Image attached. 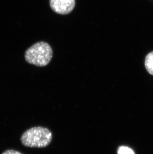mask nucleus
<instances>
[{"label":"nucleus","instance_id":"obj_1","mask_svg":"<svg viewBox=\"0 0 153 154\" xmlns=\"http://www.w3.org/2000/svg\"><path fill=\"white\" fill-rule=\"evenodd\" d=\"M52 133L42 127H34L25 131L20 137L22 144L29 148H45L52 141Z\"/></svg>","mask_w":153,"mask_h":154},{"label":"nucleus","instance_id":"obj_2","mask_svg":"<svg viewBox=\"0 0 153 154\" xmlns=\"http://www.w3.org/2000/svg\"><path fill=\"white\" fill-rule=\"evenodd\" d=\"M53 57V51L49 44L40 42L34 44L26 50L25 60L29 64L44 67L49 64Z\"/></svg>","mask_w":153,"mask_h":154},{"label":"nucleus","instance_id":"obj_3","mask_svg":"<svg viewBox=\"0 0 153 154\" xmlns=\"http://www.w3.org/2000/svg\"><path fill=\"white\" fill-rule=\"evenodd\" d=\"M52 10L61 15L71 13L75 6V0H49Z\"/></svg>","mask_w":153,"mask_h":154},{"label":"nucleus","instance_id":"obj_4","mask_svg":"<svg viewBox=\"0 0 153 154\" xmlns=\"http://www.w3.org/2000/svg\"><path fill=\"white\" fill-rule=\"evenodd\" d=\"M145 66L148 72L153 75V51L149 52L145 60Z\"/></svg>","mask_w":153,"mask_h":154},{"label":"nucleus","instance_id":"obj_5","mask_svg":"<svg viewBox=\"0 0 153 154\" xmlns=\"http://www.w3.org/2000/svg\"><path fill=\"white\" fill-rule=\"evenodd\" d=\"M118 154H135L131 149L126 146H121L119 148L117 151Z\"/></svg>","mask_w":153,"mask_h":154},{"label":"nucleus","instance_id":"obj_6","mask_svg":"<svg viewBox=\"0 0 153 154\" xmlns=\"http://www.w3.org/2000/svg\"><path fill=\"white\" fill-rule=\"evenodd\" d=\"M2 154H23L21 153L20 152L16 151V150H12V149H10V150H7L4 152Z\"/></svg>","mask_w":153,"mask_h":154}]
</instances>
